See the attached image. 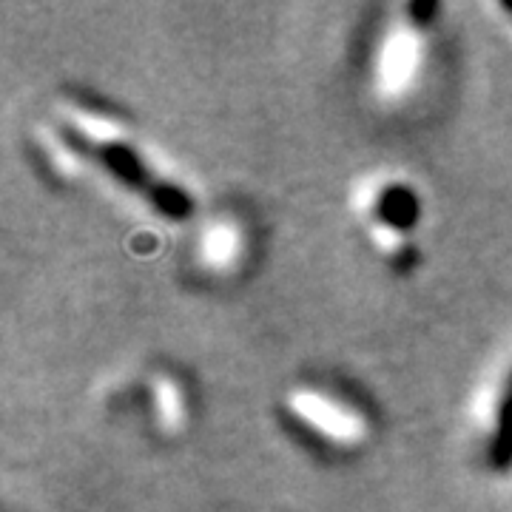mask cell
<instances>
[{
  "instance_id": "52a82bcc",
  "label": "cell",
  "mask_w": 512,
  "mask_h": 512,
  "mask_svg": "<svg viewBox=\"0 0 512 512\" xmlns=\"http://www.w3.org/2000/svg\"><path fill=\"white\" fill-rule=\"evenodd\" d=\"M103 157L111 165V171H117L123 180H128V183H143V168H140V163L128 151H123V148H106Z\"/></svg>"
},
{
  "instance_id": "7a4b0ae2",
  "label": "cell",
  "mask_w": 512,
  "mask_h": 512,
  "mask_svg": "<svg viewBox=\"0 0 512 512\" xmlns=\"http://www.w3.org/2000/svg\"><path fill=\"white\" fill-rule=\"evenodd\" d=\"M416 57H419V37L407 29L393 32L387 40L382 55V89L384 92H399L404 83L410 80V74L416 69Z\"/></svg>"
},
{
  "instance_id": "ba28073f",
  "label": "cell",
  "mask_w": 512,
  "mask_h": 512,
  "mask_svg": "<svg viewBox=\"0 0 512 512\" xmlns=\"http://www.w3.org/2000/svg\"><path fill=\"white\" fill-rule=\"evenodd\" d=\"M154 202H157V208H160L163 214H168V217H185V214L191 211L185 194L174 191V188H165V185H160V188L154 191Z\"/></svg>"
},
{
  "instance_id": "3957f363",
  "label": "cell",
  "mask_w": 512,
  "mask_h": 512,
  "mask_svg": "<svg viewBox=\"0 0 512 512\" xmlns=\"http://www.w3.org/2000/svg\"><path fill=\"white\" fill-rule=\"evenodd\" d=\"M237 254V231L231 225H214L202 239V256L211 265H225Z\"/></svg>"
},
{
  "instance_id": "6da1fadb",
  "label": "cell",
  "mask_w": 512,
  "mask_h": 512,
  "mask_svg": "<svg viewBox=\"0 0 512 512\" xmlns=\"http://www.w3.org/2000/svg\"><path fill=\"white\" fill-rule=\"evenodd\" d=\"M291 407L299 419L308 421L316 430H322L328 439L342 441V444L362 439V424H359V419L353 413H348L345 407H339L336 402L319 396V393L299 390V393L291 396Z\"/></svg>"
},
{
  "instance_id": "5b68a950",
  "label": "cell",
  "mask_w": 512,
  "mask_h": 512,
  "mask_svg": "<svg viewBox=\"0 0 512 512\" xmlns=\"http://www.w3.org/2000/svg\"><path fill=\"white\" fill-rule=\"evenodd\" d=\"M382 217L387 220V225H407V222H413V217H416L413 194H407L402 188L387 191L382 200Z\"/></svg>"
},
{
  "instance_id": "277c9868",
  "label": "cell",
  "mask_w": 512,
  "mask_h": 512,
  "mask_svg": "<svg viewBox=\"0 0 512 512\" xmlns=\"http://www.w3.org/2000/svg\"><path fill=\"white\" fill-rule=\"evenodd\" d=\"M490 461L493 467L504 470L512 464V396L501 407V416H498V433H495L493 447H490Z\"/></svg>"
},
{
  "instance_id": "8992f818",
  "label": "cell",
  "mask_w": 512,
  "mask_h": 512,
  "mask_svg": "<svg viewBox=\"0 0 512 512\" xmlns=\"http://www.w3.org/2000/svg\"><path fill=\"white\" fill-rule=\"evenodd\" d=\"M157 410H160V419H163L165 427L180 424V396H177V387L168 379L157 382Z\"/></svg>"
}]
</instances>
